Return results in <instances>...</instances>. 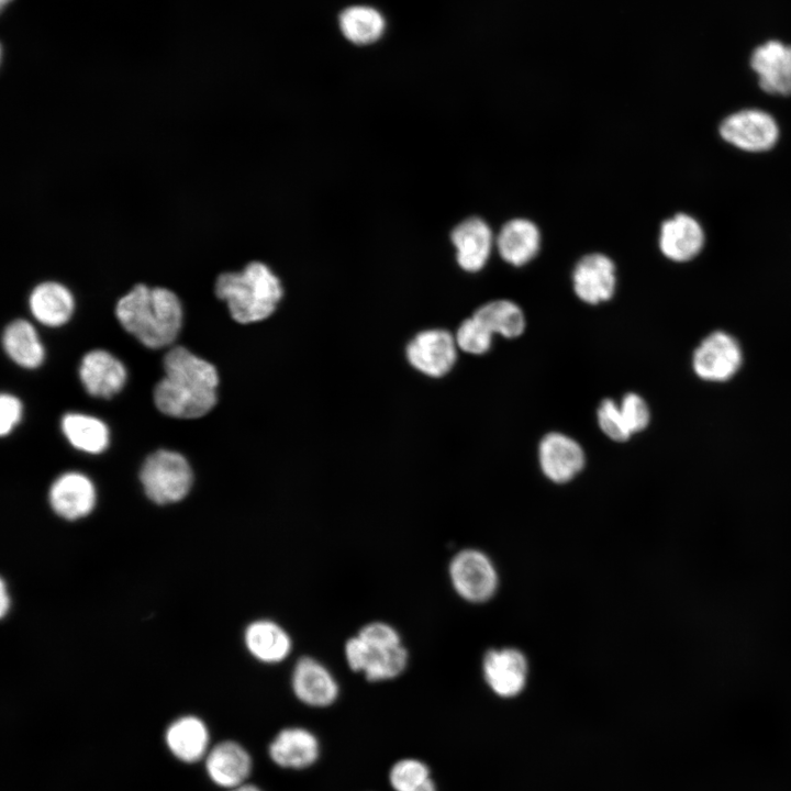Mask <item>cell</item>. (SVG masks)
<instances>
[{"label": "cell", "instance_id": "obj_1", "mask_svg": "<svg viewBox=\"0 0 791 791\" xmlns=\"http://www.w3.org/2000/svg\"><path fill=\"white\" fill-rule=\"evenodd\" d=\"M163 366L165 376L153 394L160 412L177 419H198L214 408L219 374L211 363L176 346L167 352Z\"/></svg>", "mask_w": 791, "mask_h": 791}, {"label": "cell", "instance_id": "obj_2", "mask_svg": "<svg viewBox=\"0 0 791 791\" xmlns=\"http://www.w3.org/2000/svg\"><path fill=\"white\" fill-rule=\"evenodd\" d=\"M115 315L126 332L144 346L157 349L177 338L183 311L171 290L137 283L116 302Z\"/></svg>", "mask_w": 791, "mask_h": 791}, {"label": "cell", "instance_id": "obj_3", "mask_svg": "<svg viewBox=\"0 0 791 791\" xmlns=\"http://www.w3.org/2000/svg\"><path fill=\"white\" fill-rule=\"evenodd\" d=\"M215 296L226 302L232 319L241 324L270 316L282 298L279 278L261 261H250L242 271L222 272L214 285Z\"/></svg>", "mask_w": 791, "mask_h": 791}, {"label": "cell", "instance_id": "obj_4", "mask_svg": "<svg viewBox=\"0 0 791 791\" xmlns=\"http://www.w3.org/2000/svg\"><path fill=\"white\" fill-rule=\"evenodd\" d=\"M344 657L350 670L370 682L400 677L409 665V651L398 630L382 621L363 625L344 645Z\"/></svg>", "mask_w": 791, "mask_h": 791}, {"label": "cell", "instance_id": "obj_5", "mask_svg": "<svg viewBox=\"0 0 791 791\" xmlns=\"http://www.w3.org/2000/svg\"><path fill=\"white\" fill-rule=\"evenodd\" d=\"M140 480L148 499L157 504L182 500L190 491L193 472L180 453L159 449L144 460Z\"/></svg>", "mask_w": 791, "mask_h": 791}, {"label": "cell", "instance_id": "obj_6", "mask_svg": "<svg viewBox=\"0 0 791 791\" xmlns=\"http://www.w3.org/2000/svg\"><path fill=\"white\" fill-rule=\"evenodd\" d=\"M448 576L456 593L471 603H482L493 597L499 578L490 558L480 550L458 552L449 561Z\"/></svg>", "mask_w": 791, "mask_h": 791}, {"label": "cell", "instance_id": "obj_7", "mask_svg": "<svg viewBox=\"0 0 791 791\" xmlns=\"http://www.w3.org/2000/svg\"><path fill=\"white\" fill-rule=\"evenodd\" d=\"M722 138L738 149L751 153L771 149L779 138V126L769 113L745 109L729 114L720 125Z\"/></svg>", "mask_w": 791, "mask_h": 791}, {"label": "cell", "instance_id": "obj_8", "mask_svg": "<svg viewBox=\"0 0 791 791\" xmlns=\"http://www.w3.org/2000/svg\"><path fill=\"white\" fill-rule=\"evenodd\" d=\"M743 352L734 336L723 331L708 335L695 348L692 368L695 375L711 382H723L736 375Z\"/></svg>", "mask_w": 791, "mask_h": 791}, {"label": "cell", "instance_id": "obj_9", "mask_svg": "<svg viewBox=\"0 0 791 791\" xmlns=\"http://www.w3.org/2000/svg\"><path fill=\"white\" fill-rule=\"evenodd\" d=\"M457 350L455 336L446 330L432 328L417 333L408 344L405 354L416 370L439 378L454 367Z\"/></svg>", "mask_w": 791, "mask_h": 791}, {"label": "cell", "instance_id": "obj_10", "mask_svg": "<svg viewBox=\"0 0 791 791\" xmlns=\"http://www.w3.org/2000/svg\"><path fill=\"white\" fill-rule=\"evenodd\" d=\"M290 686L294 697L312 708L330 706L339 695V684L334 673L311 656H302L294 662Z\"/></svg>", "mask_w": 791, "mask_h": 791}, {"label": "cell", "instance_id": "obj_11", "mask_svg": "<svg viewBox=\"0 0 791 791\" xmlns=\"http://www.w3.org/2000/svg\"><path fill=\"white\" fill-rule=\"evenodd\" d=\"M571 278L576 296L587 304H600L614 296L616 269L614 261L604 254L591 253L581 257Z\"/></svg>", "mask_w": 791, "mask_h": 791}, {"label": "cell", "instance_id": "obj_12", "mask_svg": "<svg viewBox=\"0 0 791 791\" xmlns=\"http://www.w3.org/2000/svg\"><path fill=\"white\" fill-rule=\"evenodd\" d=\"M538 463L544 476L555 483L572 480L584 467L586 455L572 437L550 432L538 445Z\"/></svg>", "mask_w": 791, "mask_h": 791}, {"label": "cell", "instance_id": "obj_13", "mask_svg": "<svg viewBox=\"0 0 791 791\" xmlns=\"http://www.w3.org/2000/svg\"><path fill=\"white\" fill-rule=\"evenodd\" d=\"M483 677L490 689L502 698L522 692L528 676L526 657L515 648L489 650L482 662Z\"/></svg>", "mask_w": 791, "mask_h": 791}, {"label": "cell", "instance_id": "obj_14", "mask_svg": "<svg viewBox=\"0 0 791 791\" xmlns=\"http://www.w3.org/2000/svg\"><path fill=\"white\" fill-rule=\"evenodd\" d=\"M79 378L90 396L110 399L123 389L127 372L114 355L104 349H93L82 357Z\"/></svg>", "mask_w": 791, "mask_h": 791}, {"label": "cell", "instance_id": "obj_15", "mask_svg": "<svg viewBox=\"0 0 791 791\" xmlns=\"http://www.w3.org/2000/svg\"><path fill=\"white\" fill-rule=\"evenodd\" d=\"M459 267L468 272L480 271L487 264L495 237L488 223L479 216L459 222L450 233Z\"/></svg>", "mask_w": 791, "mask_h": 791}, {"label": "cell", "instance_id": "obj_16", "mask_svg": "<svg viewBox=\"0 0 791 791\" xmlns=\"http://www.w3.org/2000/svg\"><path fill=\"white\" fill-rule=\"evenodd\" d=\"M750 66L765 92L791 96V45L779 41L759 45L751 54Z\"/></svg>", "mask_w": 791, "mask_h": 791}, {"label": "cell", "instance_id": "obj_17", "mask_svg": "<svg viewBox=\"0 0 791 791\" xmlns=\"http://www.w3.org/2000/svg\"><path fill=\"white\" fill-rule=\"evenodd\" d=\"M48 500L54 512L60 517L77 520L93 510L97 492L93 482L86 475L68 471L52 483Z\"/></svg>", "mask_w": 791, "mask_h": 791}, {"label": "cell", "instance_id": "obj_18", "mask_svg": "<svg viewBox=\"0 0 791 791\" xmlns=\"http://www.w3.org/2000/svg\"><path fill=\"white\" fill-rule=\"evenodd\" d=\"M703 245V229L691 215L678 213L662 222L659 248L668 259L677 263L689 261L700 254Z\"/></svg>", "mask_w": 791, "mask_h": 791}, {"label": "cell", "instance_id": "obj_19", "mask_svg": "<svg viewBox=\"0 0 791 791\" xmlns=\"http://www.w3.org/2000/svg\"><path fill=\"white\" fill-rule=\"evenodd\" d=\"M244 643L248 653L265 665L283 662L293 648L289 632L270 619H259L249 623L244 632Z\"/></svg>", "mask_w": 791, "mask_h": 791}, {"label": "cell", "instance_id": "obj_20", "mask_svg": "<svg viewBox=\"0 0 791 791\" xmlns=\"http://www.w3.org/2000/svg\"><path fill=\"white\" fill-rule=\"evenodd\" d=\"M271 760L282 768L303 769L313 765L320 754L316 736L307 728L281 729L268 748Z\"/></svg>", "mask_w": 791, "mask_h": 791}, {"label": "cell", "instance_id": "obj_21", "mask_svg": "<svg viewBox=\"0 0 791 791\" xmlns=\"http://www.w3.org/2000/svg\"><path fill=\"white\" fill-rule=\"evenodd\" d=\"M494 246L500 257L512 266H523L537 255L541 233L531 220L516 218L508 221L495 236Z\"/></svg>", "mask_w": 791, "mask_h": 791}, {"label": "cell", "instance_id": "obj_22", "mask_svg": "<svg viewBox=\"0 0 791 791\" xmlns=\"http://www.w3.org/2000/svg\"><path fill=\"white\" fill-rule=\"evenodd\" d=\"M205 769L214 783L233 789L245 782L252 770V759L236 742L224 740L209 751Z\"/></svg>", "mask_w": 791, "mask_h": 791}, {"label": "cell", "instance_id": "obj_23", "mask_svg": "<svg viewBox=\"0 0 791 791\" xmlns=\"http://www.w3.org/2000/svg\"><path fill=\"white\" fill-rule=\"evenodd\" d=\"M29 307L34 319L41 324L58 327L70 320L75 299L66 286L49 280L34 287L29 297Z\"/></svg>", "mask_w": 791, "mask_h": 791}, {"label": "cell", "instance_id": "obj_24", "mask_svg": "<svg viewBox=\"0 0 791 791\" xmlns=\"http://www.w3.org/2000/svg\"><path fill=\"white\" fill-rule=\"evenodd\" d=\"M2 346L16 365L26 369L40 367L45 359V349L35 327L26 320L18 319L7 325Z\"/></svg>", "mask_w": 791, "mask_h": 791}, {"label": "cell", "instance_id": "obj_25", "mask_svg": "<svg viewBox=\"0 0 791 791\" xmlns=\"http://www.w3.org/2000/svg\"><path fill=\"white\" fill-rule=\"evenodd\" d=\"M166 743L175 757L183 762L200 760L208 749L209 733L196 716H182L172 722L166 732Z\"/></svg>", "mask_w": 791, "mask_h": 791}, {"label": "cell", "instance_id": "obj_26", "mask_svg": "<svg viewBox=\"0 0 791 791\" xmlns=\"http://www.w3.org/2000/svg\"><path fill=\"white\" fill-rule=\"evenodd\" d=\"M60 425L67 441L78 450L96 455L104 452L109 445V428L96 416L67 413Z\"/></svg>", "mask_w": 791, "mask_h": 791}, {"label": "cell", "instance_id": "obj_27", "mask_svg": "<svg viewBox=\"0 0 791 791\" xmlns=\"http://www.w3.org/2000/svg\"><path fill=\"white\" fill-rule=\"evenodd\" d=\"M493 335L515 338L523 334L526 325L522 309L513 301L498 299L479 307L472 314Z\"/></svg>", "mask_w": 791, "mask_h": 791}, {"label": "cell", "instance_id": "obj_28", "mask_svg": "<svg viewBox=\"0 0 791 791\" xmlns=\"http://www.w3.org/2000/svg\"><path fill=\"white\" fill-rule=\"evenodd\" d=\"M343 35L352 43L364 45L376 42L383 33L385 20L369 7H350L339 16Z\"/></svg>", "mask_w": 791, "mask_h": 791}, {"label": "cell", "instance_id": "obj_29", "mask_svg": "<svg viewBox=\"0 0 791 791\" xmlns=\"http://www.w3.org/2000/svg\"><path fill=\"white\" fill-rule=\"evenodd\" d=\"M430 780L428 767L413 758L399 760L389 773V781L394 791H417Z\"/></svg>", "mask_w": 791, "mask_h": 791}, {"label": "cell", "instance_id": "obj_30", "mask_svg": "<svg viewBox=\"0 0 791 791\" xmlns=\"http://www.w3.org/2000/svg\"><path fill=\"white\" fill-rule=\"evenodd\" d=\"M493 334L474 315L460 323L455 334L458 349L471 354L483 355L492 346Z\"/></svg>", "mask_w": 791, "mask_h": 791}, {"label": "cell", "instance_id": "obj_31", "mask_svg": "<svg viewBox=\"0 0 791 791\" xmlns=\"http://www.w3.org/2000/svg\"><path fill=\"white\" fill-rule=\"evenodd\" d=\"M600 430L614 442H625L632 434L625 423L620 405L612 399H604L597 411Z\"/></svg>", "mask_w": 791, "mask_h": 791}, {"label": "cell", "instance_id": "obj_32", "mask_svg": "<svg viewBox=\"0 0 791 791\" xmlns=\"http://www.w3.org/2000/svg\"><path fill=\"white\" fill-rule=\"evenodd\" d=\"M619 405L632 435L648 426L650 410L643 397L635 392H628L623 396Z\"/></svg>", "mask_w": 791, "mask_h": 791}, {"label": "cell", "instance_id": "obj_33", "mask_svg": "<svg viewBox=\"0 0 791 791\" xmlns=\"http://www.w3.org/2000/svg\"><path fill=\"white\" fill-rule=\"evenodd\" d=\"M22 416V404L20 400L9 393H2L0 398V434L5 436L20 422Z\"/></svg>", "mask_w": 791, "mask_h": 791}, {"label": "cell", "instance_id": "obj_34", "mask_svg": "<svg viewBox=\"0 0 791 791\" xmlns=\"http://www.w3.org/2000/svg\"><path fill=\"white\" fill-rule=\"evenodd\" d=\"M10 605V598L7 592V588L4 584V581L1 580V587H0V613L1 616H4Z\"/></svg>", "mask_w": 791, "mask_h": 791}, {"label": "cell", "instance_id": "obj_35", "mask_svg": "<svg viewBox=\"0 0 791 791\" xmlns=\"http://www.w3.org/2000/svg\"><path fill=\"white\" fill-rule=\"evenodd\" d=\"M230 791H263V790H260V789H259L258 787H256V786L243 783V784H241V786H238V787H235V788L231 789Z\"/></svg>", "mask_w": 791, "mask_h": 791}, {"label": "cell", "instance_id": "obj_36", "mask_svg": "<svg viewBox=\"0 0 791 791\" xmlns=\"http://www.w3.org/2000/svg\"><path fill=\"white\" fill-rule=\"evenodd\" d=\"M12 0H0L1 8L3 9L7 4H9Z\"/></svg>", "mask_w": 791, "mask_h": 791}]
</instances>
